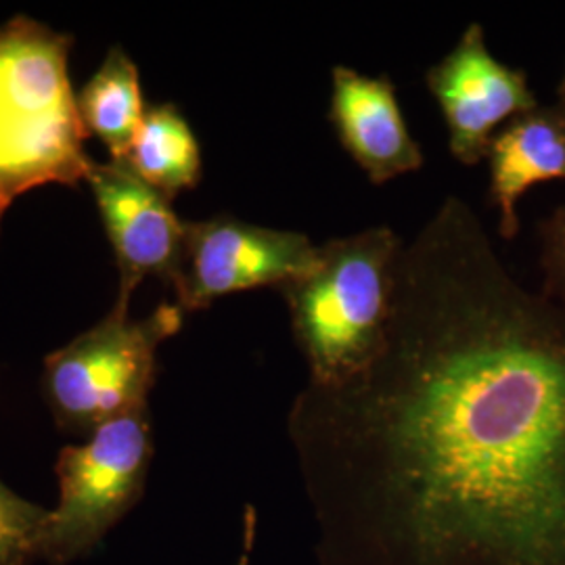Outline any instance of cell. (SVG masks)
<instances>
[{
	"label": "cell",
	"instance_id": "obj_9",
	"mask_svg": "<svg viewBox=\"0 0 565 565\" xmlns=\"http://www.w3.org/2000/svg\"><path fill=\"white\" fill-rule=\"evenodd\" d=\"M327 116L343 151L373 184L424 168V151L411 135L387 74L366 76L354 67L333 65Z\"/></svg>",
	"mask_w": 565,
	"mask_h": 565
},
{
	"label": "cell",
	"instance_id": "obj_2",
	"mask_svg": "<svg viewBox=\"0 0 565 565\" xmlns=\"http://www.w3.org/2000/svg\"><path fill=\"white\" fill-rule=\"evenodd\" d=\"M403 249L392 226H369L321 243L315 266L279 289L308 364V384H342L380 354Z\"/></svg>",
	"mask_w": 565,
	"mask_h": 565
},
{
	"label": "cell",
	"instance_id": "obj_12",
	"mask_svg": "<svg viewBox=\"0 0 565 565\" xmlns=\"http://www.w3.org/2000/svg\"><path fill=\"white\" fill-rule=\"evenodd\" d=\"M124 163L166 198L202 181V149L191 124L172 103L147 107Z\"/></svg>",
	"mask_w": 565,
	"mask_h": 565
},
{
	"label": "cell",
	"instance_id": "obj_13",
	"mask_svg": "<svg viewBox=\"0 0 565 565\" xmlns=\"http://www.w3.org/2000/svg\"><path fill=\"white\" fill-rule=\"evenodd\" d=\"M49 509L30 503L0 480V565H32L41 559Z\"/></svg>",
	"mask_w": 565,
	"mask_h": 565
},
{
	"label": "cell",
	"instance_id": "obj_10",
	"mask_svg": "<svg viewBox=\"0 0 565 565\" xmlns=\"http://www.w3.org/2000/svg\"><path fill=\"white\" fill-rule=\"evenodd\" d=\"M490 172L488 200L499 216V235L520 233L518 203L541 182L565 181V118L553 105H539L507 121L484 158Z\"/></svg>",
	"mask_w": 565,
	"mask_h": 565
},
{
	"label": "cell",
	"instance_id": "obj_7",
	"mask_svg": "<svg viewBox=\"0 0 565 565\" xmlns=\"http://www.w3.org/2000/svg\"><path fill=\"white\" fill-rule=\"evenodd\" d=\"M425 86L443 111L450 156L463 166L482 162L507 121L539 107L527 74L492 55L478 21L425 72Z\"/></svg>",
	"mask_w": 565,
	"mask_h": 565
},
{
	"label": "cell",
	"instance_id": "obj_11",
	"mask_svg": "<svg viewBox=\"0 0 565 565\" xmlns=\"http://www.w3.org/2000/svg\"><path fill=\"white\" fill-rule=\"evenodd\" d=\"M82 126L88 137L107 147L111 162H124L141 128V81L135 61L121 46H111L99 72L76 95Z\"/></svg>",
	"mask_w": 565,
	"mask_h": 565
},
{
	"label": "cell",
	"instance_id": "obj_6",
	"mask_svg": "<svg viewBox=\"0 0 565 565\" xmlns=\"http://www.w3.org/2000/svg\"><path fill=\"white\" fill-rule=\"evenodd\" d=\"M319 245L300 231L243 223L221 214L186 223L181 277L174 289L182 312L256 287L281 289L317 263Z\"/></svg>",
	"mask_w": 565,
	"mask_h": 565
},
{
	"label": "cell",
	"instance_id": "obj_8",
	"mask_svg": "<svg viewBox=\"0 0 565 565\" xmlns=\"http://www.w3.org/2000/svg\"><path fill=\"white\" fill-rule=\"evenodd\" d=\"M88 186L120 270L116 310L128 315L130 298L145 277L174 287L181 277L186 223L172 200L142 181L124 162H93Z\"/></svg>",
	"mask_w": 565,
	"mask_h": 565
},
{
	"label": "cell",
	"instance_id": "obj_5",
	"mask_svg": "<svg viewBox=\"0 0 565 565\" xmlns=\"http://www.w3.org/2000/svg\"><path fill=\"white\" fill-rule=\"evenodd\" d=\"M153 461L149 404L97 427L81 446L61 448L57 507L49 511L41 559L67 565L86 557L141 501Z\"/></svg>",
	"mask_w": 565,
	"mask_h": 565
},
{
	"label": "cell",
	"instance_id": "obj_4",
	"mask_svg": "<svg viewBox=\"0 0 565 565\" xmlns=\"http://www.w3.org/2000/svg\"><path fill=\"white\" fill-rule=\"evenodd\" d=\"M177 303H160L132 321L111 310L102 323L49 354L42 390L65 434L90 436L97 427L149 404L158 373V348L182 327Z\"/></svg>",
	"mask_w": 565,
	"mask_h": 565
},
{
	"label": "cell",
	"instance_id": "obj_1",
	"mask_svg": "<svg viewBox=\"0 0 565 565\" xmlns=\"http://www.w3.org/2000/svg\"><path fill=\"white\" fill-rule=\"evenodd\" d=\"M319 565H565V303L446 195L380 354L287 413Z\"/></svg>",
	"mask_w": 565,
	"mask_h": 565
},
{
	"label": "cell",
	"instance_id": "obj_15",
	"mask_svg": "<svg viewBox=\"0 0 565 565\" xmlns=\"http://www.w3.org/2000/svg\"><path fill=\"white\" fill-rule=\"evenodd\" d=\"M555 107L562 111V116L565 118V72L564 78H562L559 86H557V105Z\"/></svg>",
	"mask_w": 565,
	"mask_h": 565
},
{
	"label": "cell",
	"instance_id": "obj_14",
	"mask_svg": "<svg viewBox=\"0 0 565 565\" xmlns=\"http://www.w3.org/2000/svg\"><path fill=\"white\" fill-rule=\"evenodd\" d=\"M543 294L565 303V203L539 224Z\"/></svg>",
	"mask_w": 565,
	"mask_h": 565
},
{
	"label": "cell",
	"instance_id": "obj_3",
	"mask_svg": "<svg viewBox=\"0 0 565 565\" xmlns=\"http://www.w3.org/2000/svg\"><path fill=\"white\" fill-rule=\"evenodd\" d=\"M70 46L72 36L25 15L0 25V224L23 193L88 179Z\"/></svg>",
	"mask_w": 565,
	"mask_h": 565
}]
</instances>
